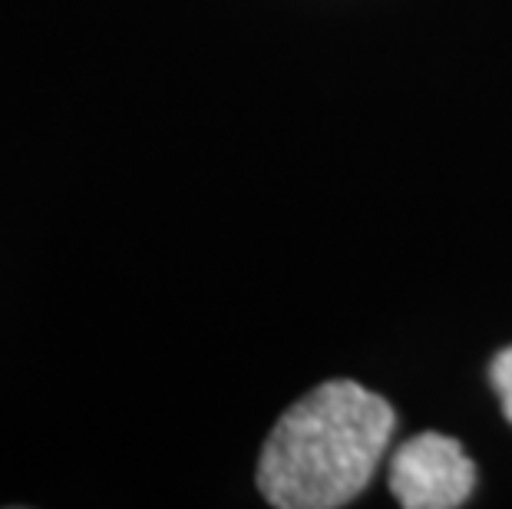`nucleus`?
<instances>
[{
    "instance_id": "1",
    "label": "nucleus",
    "mask_w": 512,
    "mask_h": 509,
    "mask_svg": "<svg viewBox=\"0 0 512 509\" xmlns=\"http://www.w3.org/2000/svg\"><path fill=\"white\" fill-rule=\"evenodd\" d=\"M397 417L354 381H328L285 410L258 460V490L278 509L347 506L374 476Z\"/></svg>"
},
{
    "instance_id": "2",
    "label": "nucleus",
    "mask_w": 512,
    "mask_h": 509,
    "mask_svg": "<svg viewBox=\"0 0 512 509\" xmlns=\"http://www.w3.org/2000/svg\"><path fill=\"white\" fill-rule=\"evenodd\" d=\"M473 486L476 463L443 433H417L390 460V493L403 509H456Z\"/></svg>"
},
{
    "instance_id": "3",
    "label": "nucleus",
    "mask_w": 512,
    "mask_h": 509,
    "mask_svg": "<svg viewBox=\"0 0 512 509\" xmlns=\"http://www.w3.org/2000/svg\"><path fill=\"white\" fill-rule=\"evenodd\" d=\"M489 384H493L499 404H503V414L512 424V348L493 357V364H489Z\"/></svg>"
}]
</instances>
